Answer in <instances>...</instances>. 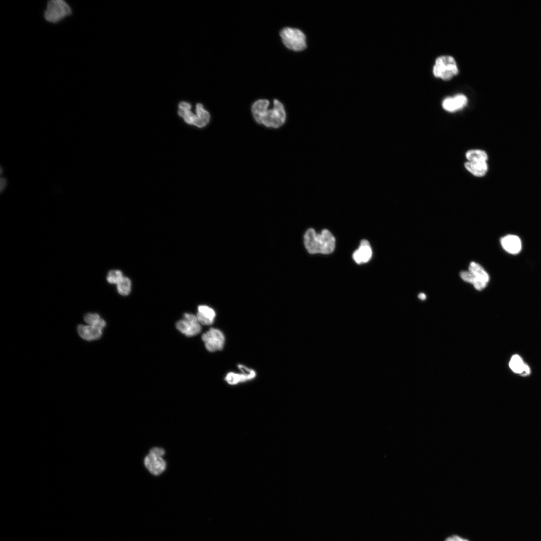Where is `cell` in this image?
Returning <instances> with one entry per match:
<instances>
[{"label":"cell","instance_id":"obj_1","mask_svg":"<svg viewBox=\"0 0 541 541\" xmlns=\"http://www.w3.org/2000/svg\"><path fill=\"white\" fill-rule=\"evenodd\" d=\"M270 102L267 99L260 98L254 101L251 106L253 118L259 124L272 128H279L285 123L287 113L283 103L277 99L273 100V106L269 108Z\"/></svg>","mask_w":541,"mask_h":541},{"label":"cell","instance_id":"obj_2","mask_svg":"<svg viewBox=\"0 0 541 541\" xmlns=\"http://www.w3.org/2000/svg\"><path fill=\"white\" fill-rule=\"evenodd\" d=\"M304 243L311 254H328L334 250L335 239L328 229H323L321 233H316L313 228H309L304 235Z\"/></svg>","mask_w":541,"mask_h":541},{"label":"cell","instance_id":"obj_3","mask_svg":"<svg viewBox=\"0 0 541 541\" xmlns=\"http://www.w3.org/2000/svg\"><path fill=\"white\" fill-rule=\"evenodd\" d=\"M279 35L282 44L289 50L300 52L307 48L306 35L299 29L285 27L281 29Z\"/></svg>","mask_w":541,"mask_h":541},{"label":"cell","instance_id":"obj_4","mask_svg":"<svg viewBox=\"0 0 541 541\" xmlns=\"http://www.w3.org/2000/svg\"><path fill=\"white\" fill-rule=\"evenodd\" d=\"M72 9L63 0H50L48 2L44 11V18L47 22L56 24L70 16Z\"/></svg>","mask_w":541,"mask_h":541},{"label":"cell","instance_id":"obj_5","mask_svg":"<svg viewBox=\"0 0 541 541\" xmlns=\"http://www.w3.org/2000/svg\"><path fill=\"white\" fill-rule=\"evenodd\" d=\"M458 73V69L454 58L450 56H442L435 60L433 74L436 77L448 80Z\"/></svg>","mask_w":541,"mask_h":541},{"label":"cell","instance_id":"obj_6","mask_svg":"<svg viewBox=\"0 0 541 541\" xmlns=\"http://www.w3.org/2000/svg\"><path fill=\"white\" fill-rule=\"evenodd\" d=\"M164 454L163 449L155 447L152 448L144 459V464L150 472L157 475L162 473L165 469L166 463L162 456Z\"/></svg>","mask_w":541,"mask_h":541},{"label":"cell","instance_id":"obj_7","mask_svg":"<svg viewBox=\"0 0 541 541\" xmlns=\"http://www.w3.org/2000/svg\"><path fill=\"white\" fill-rule=\"evenodd\" d=\"M176 329L187 337H193L198 334L201 330V324L196 316L186 313L182 319L176 324Z\"/></svg>","mask_w":541,"mask_h":541},{"label":"cell","instance_id":"obj_8","mask_svg":"<svg viewBox=\"0 0 541 541\" xmlns=\"http://www.w3.org/2000/svg\"><path fill=\"white\" fill-rule=\"evenodd\" d=\"M206 349L209 352L220 351L223 348L225 337L219 329L210 328L202 335Z\"/></svg>","mask_w":541,"mask_h":541},{"label":"cell","instance_id":"obj_9","mask_svg":"<svg viewBox=\"0 0 541 541\" xmlns=\"http://www.w3.org/2000/svg\"><path fill=\"white\" fill-rule=\"evenodd\" d=\"M468 270L474 276L475 282L473 286L477 291H482L487 286L489 282V276L485 269L479 263L471 261Z\"/></svg>","mask_w":541,"mask_h":541},{"label":"cell","instance_id":"obj_10","mask_svg":"<svg viewBox=\"0 0 541 541\" xmlns=\"http://www.w3.org/2000/svg\"><path fill=\"white\" fill-rule=\"evenodd\" d=\"M237 367L241 373H228L224 378V380L228 384L235 385L239 383L251 380L255 377L256 373L253 370L241 364H239Z\"/></svg>","mask_w":541,"mask_h":541},{"label":"cell","instance_id":"obj_11","mask_svg":"<svg viewBox=\"0 0 541 541\" xmlns=\"http://www.w3.org/2000/svg\"><path fill=\"white\" fill-rule=\"evenodd\" d=\"M500 244L503 249L507 253L515 255L519 253L522 249V241L517 235L508 234L502 236L500 239Z\"/></svg>","mask_w":541,"mask_h":541},{"label":"cell","instance_id":"obj_12","mask_svg":"<svg viewBox=\"0 0 541 541\" xmlns=\"http://www.w3.org/2000/svg\"><path fill=\"white\" fill-rule=\"evenodd\" d=\"M191 105L189 103L182 101L178 105V114L186 123L200 128L198 118L196 114H194L191 111Z\"/></svg>","mask_w":541,"mask_h":541},{"label":"cell","instance_id":"obj_13","mask_svg":"<svg viewBox=\"0 0 541 541\" xmlns=\"http://www.w3.org/2000/svg\"><path fill=\"white\" fill-rule=\"evenodd\" d=\"M372 251L369 241L362 240L359 248L354 252L353 258L358 264L368 262L372 257Z\"/></svg>","mask_w":541,"mask_h":541},{"label":"cell","instance_id":"obj_14","mask_svg":"<svg viewBox=\"0 0 541 541\" xmlns=\"http://www.w3.org/2000/svg\"><path fill=\"white\" fill-rule=\"evenodd\" d=\"M77 332L81 338L88 341L98 340L103 334L102 330L89 325H78Z\"/></svg>","mask_w":541,"mask_h":541},{"label":"cell","instance_id":"obj_15","mask_svg":"<svg viewBox=\"0 0 541 541\" xmlns=\"http://www.w3.org/2000/svg\"><path fill=\"white\" fill-rule=\"evenodd\" d=\"M467 99L465 96L459 94L454 97H448L442 102L443 109L450 112H455L463 108L467 103Z\"/></svg>","mask_w":541,"mask_h":541},{"label":"cell","instance_id":"obj_16","mask_svg":"<svg viewBox=\"0 0 541 541\" xmlns=\"http://www.w3.org/2000/svg\"><path fill=\"white\" fill-rule=\"evenodd\" d=\"M196 316L201 325L208 326L214 322L216 314L214 310L210 307L200 305L198 307Z\"/></svg>","mask_w":541,"mask_h":541},{"label":"cell","instance_id":"obj_17","mask_svg":"<svg viewBox=\"0 0 541 541\" xmlns=\"http://www.w3.org/2000/svg\"><path fill=\"white\" fill-rule=\"evenodd\" d=\"M509 367L514 373L523 376L528 375L530 373L529 367L517 354L511 357L509 362Z\"/></svg>","mask_w":541,"mask_h":541},{"label":"cell","instance_id":"obj_18","mask_svg":"<svg viewBox=\"0 0 541 541\" xmlns=\"http://www.w3.org/2000/svg\"><path fill=\"white\" fill-rule=\"evenodd\" d=\"M465 169L476 177L484 176L488 170L486 161H468L464 163Z\"/></svg>","mask_w":541,"mask_h":541},{"label":"cell","instance_id":"obj_19","mask_svg":"<svg viewBox=\"0 0 541 541\" xmlns=\"http://www.w3.org/2000/svg\"><path fill=\"white\" fill-rule=\"evenodd\" d=\"M84 321L89 325L93 326L103 330L106 326V322L97 313H88L84 317Z\"/></svg>","mask_w":541,"mask_h":541},{"label":"cell","instance_id":"obj_20","mask_svg":"<svg viewBox=\"0 0 541 541\" xmlns=\"http://www.w3.org/2000/svg\"><path fill=\"white\" fill-rule=\"evenodd\" d=\"M465 157L468 161H486L488 155L485 151L481 149H471L465 153Z\"/></svg>","mask_w":541,"mask_h":541},{"label":"cell","instance_id":"obj_21","mask_svg":"<svg viewBox=\"0 0 541 541\" xmlns=\"http://www.w3.org/2000/svg\"><path fill=\"white\" fill-rule=\"evenodd\" d=\"M195 110L196 114L199 120L200 128L205 127L210 121V113L204 108L203 105L200 103L196 104Z\"/></svg>","mask_w":541,"mask_h":541},{"label":"cell","instance_id":"obj_22","mask_svg":"<svg viewBox=\"0 0 541 541\" xmlns=\"http://www.w3.org/2000/svg\"><path fill=\"white\" fill-rule=\"evenodd\" d=\"M117 289L118 293L124 296L128 295L131 290V282L127 277L123 278L117 284Z\"/></svg>","mask_w":541,"mask_h":541},{"label":"cell","instance_id":"obj_23","mask_svg":"<svg viewBox=\"0 0 541 541\" xmlns=\"http://www.w3.org/2000/svg\"><path fill=\"white\" fill-rule=\"evenodd\" d=\"M124 276L121 271L119 270H112L110 271L107 276V282L111 284H117Z\"/></svg>","mask_w":541,"mask_h":541},{"label":"cell","instance_id":"obj_24","mask_svg":"<svg viewBox=\"0 0 541 541\" xmlns=\"http://www.w3.org/2000/svg\"><path fill=\"white\" fill-rule=\"evenodd\" d=\"M445 541H468V540L463 538L457 535H453L448 537Z\"/></svg>","mask_w":541,"mask_h":541},{"label":"cell","instance_id":"obj_25","mask_svg":"<svg viewBox=\"0 0 541 541\" xmlns=\"http://www.w3.org/2000/svg\"><path fill=\"white\" fill-rule=\"evenodd\" d=\"M418 298L421 300H425L426 298V296L425 294L421 293L418 295Z\"/></svg>","mask_w":541,"mask_h":541}]
</instances>
